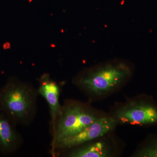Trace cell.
I'll return each instance as SVG.
<instances>
[{
	"instance_id": "3",
	"label": "cell",
	"mask_w": 157,
	"mask_h": 157,
	"mask_svg": "<svg viewBox=\"0 0 157 157\" xmlns=\"http://www.w3.org/2000/svg\"><path fill=\"white\" fill-rule=\"evenodd\" d=\"M98 118L87 107L79 103H66L62 106L52 131V143L78 133Z\"/></svg>"
},
{
	"instance_id": "8",
	"label": "cell",
	"mask_w": 157,
	"mask_h": 157,
	"mask_svg": "<svg viewBox=\"0 0 157 157\" xmlns=\"http://www.w3.org/2000/svg\"><path fill=\"white\" fill-rule=\"evenodd\" d=\"M109 152L105 143L97 142L76 149L68 155L71 157H106L109 156Z\"/></svg>"
},
{
	"instance_id": "9",
	"label": "cell",
	"mask_w": 157,
	"mask_h": 157,
	"mask_svg": "<svg viewBox=\"0 0 157 157\" xmlns=\"http://www.w3.org/2000/svg\"><path fill=\"white\" fill-rule=\"evenodd\" d=\"M135 156L140 157H157V140L140 149Z\"/></svg>"
},
{
	"instance_id": "2",
	"label": "cell",
	"mask_w": 157,
	"mask_h": 157,
	"mask_svg": "<svg viewBox=\"0 0 157 157\" xmlns=\"http://www.w3.org/2000/svg\"><path fill=\"white\" fill-rule=\"evenodd\" d=\"M132 73V68L127 62L114 60L86 70L77 78V82L88 92L104 94L120 85Z\"/></svg>"
},
{
	"instance_id": "5",
	"label": "cell",
	"mask_w": 157,
	"mask_h": 157,
	"mask_svg": "<svg viewBox=\"0 0 157 157\" xmlns=\"http://www.w3.org/2000/svg\"><path fill=\"white\" fill-rule=\"evenodd\" d=\"M116 118L123 124H148L157 123V108L151 104L132 102L116 112Z\"/></svg>"
},
{
	"instance_id": "1",
	"label": "cell",
	"mask_w": 157,
	"mask_h": 157,
	"mask_svg": "<svg viewBox=\"0 0 157 157\" xmlns=\"http://www.w3.org/2000/svg\"><path fill=\"white\" fill-rule=\"evenodd\" d=\"M38 94L31 84L11 77L0 88V110L16 124H28L36 115Z\"/></svg>"
},
{
	"instance_id": "7",
	"label": "cell",
	"mask_w": 157,
	"mask_h": 157,
	"mask_svg": "<svg viewBox=\"0 0 157 157\" xmlns=\"http://www.w3.org/2000/svg\"><path fill=\"white\" fill-rule=\"evenodd\" d=\"M37 91L39 94L45 98L49 106L52 131L62 107L59 103L60 88L57 82L51 78L48 74H45L40 78L39 87Z\"/></svg>"
},
{
	"instance_id": "6",
	"label": "cell",
	"mask_w": 157,
	"mask_h": 157,
	"mask_svg": "<svg viewBox=\"0 0 157 157\" xmlns=\"http://www.w3.org/2000/svg\"><path fill=\"white\" fill-rule=\"evenodd\" d=\"M16 125L0 110V152L2 153H13L20 146L21 138L16 130Z\"/></svg>"
},
{
	"instance_id": "4",
	"label": "cell",
	"mask_w": 157,
	"mask_h": 157,
	"mask_svg": "<svg viewBox=\"0 0 157 157\" xmlns=\"http://www.w3.org/2000/svg\"><path fill=\"white\" fill-rule=\"evenodd\" d=\"M116 122L112 117L98 118L78 133L55 140L52 143V149L72 148L102 137L112 131Z\"/></svg>"
}]
</instances>
